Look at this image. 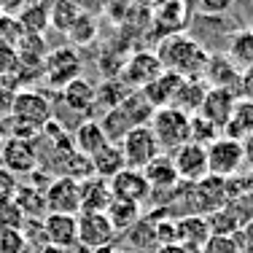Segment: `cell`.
<instances>
[{"label": "cell", "instance_id": "277c9868", "mask_svg": "<svg viewBox=\"0 0 253 253\" xmlns=\"http://www.w3.org/2000/svg\"><path fill=\"white\" fill-rule=\"evenodd\" d=\"M119 148H122V154H124L126 167H132V170H146L156 156L162 154V148H159V143H156V137H154V132L148 124L146 126H132L124 135V140L119 143Z\"/></svg>", "mask_w": 253, "mask_h": 253}, {"label": "cell", "instance_id": "f1b7e54d", "mask_svg": "<svg viewBox=\"0 0 253 253\" xmlns=\"http://www.w3.org/2000/svg\"><path fill=\"white\" fill-rule=\"evenodd\" d=\"M14 202H16V208L25 213L27 221H38L41 213L43 215L49 213V210H46L43 191H38V186H33V183H19V191H16Z\"/></svg>", "mask_w": 253, "mask_h": 253}, {"label": "cell", "instance_id": "4316f807", "mask_svg": "<svg viewBox=\"0 0 253 253\" xmlns=\"http://www.w3.org/2000/svg\"><path fill=\"white\" fill-rule=\"evenodd\" d=\"M89 162H92L94 178H102V180H111L113 175H119V172L126 167L124 154H122V148H119L116 143H108L105 148H100Z\"/></svg>", "mask_w": 253, "mask_h": 253}, {"label": "cell", "instance_id": "5b68a950", "mask_svg": "<svg viewBox=\"0 0 253 253\" xmlns=\"http://www.w3.org/2000/svg\"><path fill=\"white\" fill-rule=\"evenodd\" d=\"M243 143L221 135L208 146V175L215 178H234L243 170Z\"/></svg>", "mask_w": 253, "mask_h": 253}, {"label": "cell", "instance_id": "ac0fdd59", "mask_svg": "<svg viewBox=\"0 0 253 253\" xmlns=\"http://www.w3.org/2000/svg\"><path fill=\"white\" fill-rule=\"evenodd\" d=\"M70 143H73V148L81 156L92 159L100 148L108 146V137H105V132H102L97 119H86V122H81L76 126V132L70 135Z\"/></svg>", "mask_w": 253, "mask_h": 253}, {"label": "cell", "instance_id": "4dcf8cb0", "mask_svg": "<svg viewBox=\"0 0 253 253\" xmlns=\"http://www.w3.org/2000/svg\"><path fill=\"white\" fill-rule=\"evenodd\" d=\"M22 33L30 35H41L46 27H49V5L38 3V5H25L19 11V19H16Z\"/></svg>", "mask_w": 253, "mask_h": 253}, {"label": "cell", "instance_id": "52a82bcc", "mask_svg": "<svg viewBox=\"0 0 253 253\" xmlns=\"http://www.w3.org/2000/svg\"><path fill=\"white\" fill-rule=\"evenodd\" d=\"M0 167L14 172L16 178H25L38 172L41 167V151L35 140H19V137H8L0 151Z\"/></svg>", "mask_w": 253, "mask_h": 253}, {"label": "cell", "instance_id": "ab89813d", "mask_svg": "<svg viewBox=\"0 0 253 253\" xmlns=\"http://www.w3.org/2000/svg\"><path fill=\"white\" fill-rule=\"evenodd\" d=\"M19 54H16V49L11 43H0V78L3 81H8L11 76L19 73Z\"/></svg>", "mask_w": 253, "mask_h": 253}, {"label": "cell", "instance_id": "2e32d148", "mask_svg": "<svg viewBox=\"0 0 253 253\" xmlns=\"http://www.w3.org/2000/svg\"><path fill=\"white\" fill-rule=\"evenodd\" d=\"M202 78H205V84H208L210 89H229V92L237 94L240 70L226 59V54H210Z\"/></svg>", "mask_w": 253, "mask_h": 253}, {"label": "cell", "instance_id": "7bdbcfd3", "mask_svg": "<svg viewBox=\"0 0 253 253\" xmlns=\"http://www.w3.org/2000/svg\"><path fill=\"white\" fill-rule=\"evenodd\" d=\"M19 183L22 180L14 175V172H8L5 167H0V202H11L16 197V191H19Z\"/></svg>", "mask_w": 253, "mask_h": 253}, {"label": "cell", "instance_id": "e575fe53", "mask_svg": "<svg viewBox=\"0 0 253 253\" xmlns=\"http://www.w3.org/2000/svg\"><path fill=\"white\" fill-rule=\"evenodd\" d=\"M205 221H208L210 234H221V237H234V234L240 232L237 218H234V215L229 213L226 208H221V210H215V213L205 215Z\"/></svg>", "mask_w": 253, "mask_h": 253}, {"label": "cell", "instance_id": "484cf974", "mask_svg": "<svg viewBox=\"0 0 253 253\" xmlns=\"http://www.w3.org/2000/svg\"><path fill=\"white\" fill-rule=\"evenodd\" d=\"M221 135L232 137V140H240V143L253 135V102L237 97L234 111H232V116H229L226 126L221 129Z\"/></svg>", "mask_w": 253, "mask_h": 253}, {"label": "cell", "instance_id": "d590c367", "mask_svg": "<svg viewBox=\"0 0 253 253\" xmlns=\"http://www.w3.org/2000/svg\"><path fill=\"white\" fill-rule=\"evenodd\" d=\"M94 35H97V25H94V19L81 11L78 19L73 22V27L68 30V38L73 41L76 46H84V43H89V41H94Z\"/></svg>", "mask_w": 253, "mask_h": 253}, {"label": "cell", "instance_id": "db71d44e", "mask_svg": "<svg viewBox=\"0 0 253 253\" xmlns=\"http://www.w3.org/2000/svg\"><path fill=\"white\" fill-rule=\"evenodd\" d=\"M248 30H251V33H253V22H251V27H248Z\"/></svg>", "mask_w": 253, "mask_h": 253}, {"label": "cell", "instance_id": "9a60e30c", "mask_svg": "<svg viewBox=\"0 0 253 253\" xmlns=\"http://www.w3.org/2000/svg\"><path fill=\"white\" fill-rule=\"evenodd\" d=\"M234 102H237V94L229 92V89H208V94L202 100V108H200V116L208 119L213 126L224 129L232 111H234Z\"/></svg>", "mask_w": 253, "mask_h": 253}, {"label": "cell", "instance_id": "44dd1931", "mask_svg": "<svg viewBox=\"0 0 253 253\" xmlns=\"http://www.w3.org/2000/svg\"><path fill=\"white\" fill-rule=\"evenodd\" d=\"M113 194L108 180L102 178H86L81 180V213H105Z\"/></svg>", "mask_w": 253, "mask_h": 253}, {"label": "cell", "instance_id": "e0dca14e", "mask_svg": "<svg viewBox=\"0 0 253 253\" xmlns=\"http://www.w3.org/2000/svg\"><path fill=\"white\" fill-rule=\"evenodd\" d=\"M59 97L62 105L73 113H92L94 111V97H97V89L92 81H86L84 76H78L76 81H70L68 86L59 89Z\"/></svg>", "mask_w": 253, "mask_h": 253}, {"label": "cell", "instance_id": "7c38bea8", "mask_svg": "<svg viewBox=\"0 0 253 253\" xmlns=\"http://www.w3.org/2000/svg\"><path fill=\"white\" fill-rule=\"evenodd\" d=\"M180 183H197L208 175V148L197 143H183L180 148L170 154Z\"/></svg>", "mask_w": 253, "mask_h": 253}, {"label": "cell", "instance_id": "f5cc1de1", "mask_svg": "<svg viewBox=\"0 0 253 253\" xmlns=\"http://www.w3.org/2000/svg\"><path fill=\"white\" fill-rule=\"evenodd\" d=\"M76 3H78V5H81V3H89V0H76Z\"/></svg>", "mask_w": 253, "mask_h": 253}, {"label": "cell", "instance_id": "74e56055", "mask_svg": "<svg viewBox=\"0 0 253 253\" xmlns=\"http://www.w3.org/2000/svg\"><path fill=\"white\" fill-rule=\"evenodd\" d=\"M27 234L22 229H0V253H25Z\"/></svg>", "mask_w": 253, "mask_h": 253}, {"label": "cell", "instance_id": "836d02e7", "mask_svg": "<svg viewBox=\"0 0 253 253\" xmlns=\"http://www.w3.org/2000/svg\"><path fill=\"white\" fill-rule=\"evenodd\" d=\"M218 137H221V129H218V126H213L208 119H202L200 113L189 116V143H197V146L208 148L210 143L218 140Z\"/></svg>", "mask_w": 253, "mask_h": 253}, {"label": "cell", "instance_id": "7a4b0ae2", "mask_svg": "<svg viewBox=\"0 0 253 253\" xmlns=\"http://www.w3.org/2000/svg\"><path fill=\"white\" fill-rule=\"evenodd\" d=\"M151 126L156 143H159L162 154H172L175 148H180L183 143H189V116L178 108H156L151 122Z\"/></svg>", "mask_w": 253, "mask_h": 253}, {"label": "cell", "instance_id": "8fae6325", "mask_svg": "<svg viewBox=\"0 0 253 253\" xmlns=\"http://www.w3.org/2000/svg\"><path fill=\"white\" fill-rule=\"evenodd\" d=\"M46 197V210L49 213H65V215H78L81 213V183L73 178L57 175L43 191Z\"/></svg>", "mask_w": 253, "mask_h": 253}, {"label": "cell", "instance_id": "30bf717a", "mask_svg": "<svg viewBox=\"0 0 253 253\" xmlns=\"http://www.w3.org/2000/svg\"><path fill=\"white\" fill-rule=\"evenodd\" d=\"M116 240V229L111 226L105 213H78V245L86 251L111 248Z\"/></svg>", "mask_w": 253, "mask_h": 253}, {"label": "cell", "instance_id": "681fc988", "mask_svg": "<svg viewBox=\"0 0 253 253\" xmlns=\"http://www.w3.org/2000/svg\"><path fill=\"white\" fill-rule=\"evenodd\" d=\"M243 162H245V167L253 170V135L243 140Z\"/></svg>", "mask_w": 253, "mask_h": 253}, {"label": "cell", "instance_id": "c3c4849f", "mask_svg": "<svg viewBox=\"0 0 253 253\" xmlns=\"http://www.w3.org/2000/svg\"><path fill=\"white\" fill-rule=\"evenodd\" d=\"M156 253H200V251H197V248H186V245H180V243H172V245H159Z\"/></svg>", "mask_w": 253, "mask_h": 253}, {"label": "cell", "instance_id": "ba28073f", "mask_svg": "<svg viewBox=\"0 0 253 253\" xmlns=\"http://www.w3.org/2000/svg\"><path fill=\"white\" fill-rule=\"evenodd\" d=\"M162 73H165V68H162L159 57H156L154 51H135L122 65V73H119V78L126 84V89L140 92V89H146L151 81H156Z\"/></svg>", "mask_w": 253, "mask_h": 253}, {"label": "cell", "instance_id": "cb8c5ba5", "mask_svg": "<svg viewBox=\"0 0 253 253\" xmlns=\"http://www.w3.org/2000/svg\"><path fill=\"white\" fill-rule=\"evenodd\" d=\"M208 89L210 86L205 84V78H183V84H180L175 100H172V108L183 111L186 116H194V113H200Z\"/></svg>", "mask_w": 253, "mask_h": 253}, {"label": "cell", "instance_id": "816d5d0a", "mask_svg": "<svg viewBox=\"0 0 253 253\" xmlns=\"http://www.w3.org/2000/svg\"><path fill=\"white\" fill-rule=\"evenodd\" d=\"M245 189H248V194L253 197V170L248 172V175H245Z\"/></svg>", "mask_w": 253, "mask_h": 253}, {"label": "cell", "instance_id": "f907efd6", "mask_svg": "<svg viewBox=\"0 0 253 253\" xmlns=\"http://www.w3.org/2000/svg\"><path fill=\"white\" fill-rule=\"evenodd\" d=\"M41 253H73V251H65V248H54V245H43Z\"/></svg>", "mask_w": 253, "mask_h": 253}, {"label": "cell", "instance_id": "d4e9b609", "mask_svg": "<svg viewBox=\"0 0 253 253\" xmlns=\"http://www.w3.org/2000/svg\"><path fill=\"white\" fill-rule=\"evenodd\" d=\"M175 232H178V243L186 248H197L200 251L205 245V240L210 237V229L205 215H180L175 218Z\"/></svg>", "mask_w": 253, "mask_h": 253}, {"label": "cell", "instance_id": "f546056e", "mask_svg": "<svg viewBox=\"0 0 253 253\" xmlns=\"http://www.w3.org/2000/svg\"><path fill=\"white\" fill-rule=\"evenodd\" d=\"M119 108L124 111V116L129 119L132 126H146L154 116V108L148 105V100L143 97V92H129Z\"/></svg>", "mask_w": 253, "mask_h": 253}, {"label": "cell", "instance_id": "3957f363", "mask_svg": "<svg viewBox=\"0 0 253 253\" xmlns=\"http://www.w3.org/2000/svg\"><path fill=\"white\" fill-rule=\"evenodd\" d=\"M8 116L41 132L54 119V108H51V102L46 94L35 92V89H19V92L14 94Z\"/></svg>", "mask_w": 253, "mask_h": 253}, {"label": "cell", "instance_id": "4fadbf2b", "mask_svg": "<svg viewBox=\"0 0 253 253\" xmlns=\"http://www.w3.org/2000/svg\"><path fill=\"white\" fill-rule=\"evenodd\" d=\"M43 237H46V245H54V248H65V251L78 248V215L46 213Z\"/></svg>", "mask_w": 253, "mask_h": 253}, {"label": "cell", "instance_id": "7402d4cb", "mask_svg": "<svg viewBox=\"0 0 253 253\" xmlns=\"http://www.w3.org/2000/svg\"><path fill=\"white\" fill-rule=\"evenodd\" d=\"M226 59L240 70V73H245V70L253 68V33L248 27H245V30H234V33L229 35V41H226Z\"/></svg>", "mask_w": 253, "mask_h": 253}, {"label": "cell", "instance_id": "ffe728a7", "mask_svg": "<svg viewBox=\"0 0 253 253\" xmlns=\"http://www.w3.org/2000/svg\"><path fill=\"white\" fill-rule=\"evenodd\" d=\"M180 84H183V78L165 70V73L156 78V81H151L146 89H140V92H143V97L148 100V105L156 111V108H170L172 105V100H175Z\"/></svg>", "mask_w": 253, "mask_h": 253}, {"label": "cell", "instance_id": "5bb4252c", "mask_svg": "<svg viewBox=\"0 0 253 253\" xmlns=\"http://www.w3.org/2000/svg\"><path fill=\"white\" fill-rule=\"evenodd\" d=\"M108 186H111L113 200H126V202L143 205L151 197V186H148L143 170H132V167H124L119 175H113L108 180Z\"/></svg>", "mask_w": 253, "mask_h": 253}, {"label": "cell", "instance_id": "6da1fadb", "mask_svg": "<svg viewBox=\"0 0 253 253\" xmlns=\"http://www.w3.org/2000/svg\"><path fill=\"white\" fill-rule=\"evenodd\" d=\"M154 54L159 57L162 68L167 73H175L180 78H202L205 65H208V57H210L205 43H200L197 38H191L186 33L159 38V46H156Z\"/></svg>", "mask_w": 253, "mask_h": 253}, {"label": "cell", "instance_id": "8d00e7d4", "mask_svg": "<svg viewBox=\"0 0 253 253\" xmlns=\"http://www.w3.org/2000/svg\"><path fill=\"white\" fill-rule=\"evenodd\" d=\"M224 208L234 215V218H237L240 229L253 221V197H251V194H240V197H234V200H229V202L224 205Z\"/></svg>", "mask_w": 253, "mask_h": 253}, {"label": "cell", "instance_id": "1f68e13d", "mask_svg": "<svg viewBox=\"0 0 253 253\" xmlns=\"http://www.w3.org/2000/svg\"><path fill=\"white\" fill-rule=\"evenodd\" d=\"M78 14H81V5L76 0H49V25H54L57 30L68 33L78 19Z\"/></svg>", "mask_w": 253, "mask_h": 253}, {"label": "cell", "instance_id": "603a6c76", "mask_svg": "<svg viewBox=\"0 0 253 253\" xmlns=\"http://www.w3.org/2000/svg\"><path fill=\"white\" fill-rule=\"evenodd\" d=\"M156 25H165L167 35H178L180 30L189 25V3L186 0H162V3H156Z\"/></svg>", "mask_w": 253, "mask_h": 253}, {"label": "cell", "instance_id": "83f0119b", "mask_svg": "<svg viewBox=\"0 0 253 253\" xmlns=\"http://www.w3.org/2000/svg\"><path fill=\"white\" fill-rule=\"evenodd\" d=\"M105 215H108L111 226L116 229V234H119V232H129V229L143 218V210H140V205H135V202L111 200V205H108V210H105Z\"/></svg>", "mask_w": 253, "mask_h": 253}, {"label": "cell", "instance_id": "f6af8a7d", "mask_svg": "<svg viewBox=\"0 0 253 253\" xmlns=\"http://www.w3.org/2000/svg\"><path fill=\"white\" fill-rule=\"evenodd\" d=\"M237 97L253 102V68L240 73V86H237Z\"/></svg>", "mask_w": 253, "mask_h": 253}, {"label": "cell", "instance_id": "bcb514c9", "mask_svg": "<svg viewBox=\"0 0 253 253\" xmlns=\"http://www.w3.org/2000/svg\"><path fill=\"white\" fill-rule=\"evenodd\" d=\"M14 89H8L3 81H0V116H8L11 113V102H14Z\"/></svg>", "mask_w": 253, "mask_h": 253}, {"label": "cell", "instance_id": "7dc6e473", "mask_svg": "<svg viewBox=\"0 0 253 253\" xmlns=\"http://www.w3.org/2000/svg\"><path fill=\"white\" fill-rule=\"evenodd\" d=\"M25 5H27V0H0V14H5V16H11V14H14V11L16 8H25Z\"/></svg>", "mask_w": 253, "mask_h": 253}, {"label": "cell", "instance_id": "ee69618b", "mask_svg": "<svg viewBox=\"0 0 253 253\" xmlns=\"http://www.w3.org/2000/svg\"><path fill=\"white\" fill-rule=\"evenodd\" d=\"M234 240H237V245H240V253H253V221L240 229V232L234 234Z\"/></svg>", "mask_w": 253, "mask_h": 253}, {"label": "cell", "instance_id": "9c48e42d", "mask_svg": "<svg viewBox=\"0 0 253 253\" xmlns=\"http://www.w3.org/2000/svg\"><path fill=\"white\" fill-rule=\"evenodd\" d=\"M189 197H191L189 202L191 215H210L226 205V180L215 175H205L202 180L191 183Z\"/></svg>", "mask_w": 253, "mask_h": 253}, {"label": "cell", "instance_id": "b9f144b4", "mask_svg": "<svg viewBox=\"0 0 253 253\" xmlns=\"http://www.w3.org/2000/svg\"><path fill=\"white\" fill-rule=\"evenodd\" d=\"M234 3H237V0H194L200 16H221V14H226Z\"/></svg>", "mask_w": 253, "mask_h": 253}, {"label": "cell", "instance_id": "60d3db41", "mask_svg": "<svg viewBox=\"0 0 253 253\" xmlns=\"http://www.w3.org/2000/svg\"><path fill=\"white\" fill-rule=\"evenodd\" d=\"M200 253H240V245L234 237H221V234H210L205 240Z\"/></svg>", "mask_w": 253, "mask_h": 253}, {"label": "cell", "instance_id": "d6a6232c", "mask_svg": "<svg viewBox=\"0 0 253 253\" xmlns=\"http://www.w3.org/2000/svg\"><path fill=\"white\" fill-rule=\"evenodd\" d=\"M100 126H102V132H105V137H108V143H122L124 140V135L132 129V124H129V119L124 116V111L122 108H113V111H105V116L100 119Z\"/></svg>", "mask_w": 253, "mask_h": 253}, {"label": "cell", "instance_id": "d6986e66", "mask_svg": "<svg viewBox=\"0 0 253 253\" xmlns=\"http://www.w3.org/2000/svg\"><path fill=\"white\" fill-rule=\"evenodd\" d=\"M148 186H151V194H159V191H172L175 186L180 183L178 172H175V165H172L170 154H159L151 165L143 170Z\"/></svg>", "mask_w": 253, "mask_h": 253}, {"label": "cell", "instance_id": "f35d334b", "mask_svg": "<svg viewBox=\"0 0 253 253\" xmlns=\"http://www.w3.org/2000/svg\"><path fill=\"white\" fill-rule=\"evenodd\" d=\"M25 213H22L19 208H16V202H0V229H22L25 232Z\"/></svg>", "mask_w": 253, "mask_h": 253}, {"label": "cell", "instance_id": "8992f818", "mask_svg": "<svg viewBox=\"0 0 253 253\" xmlns=\"http://www.w3.org/2000/svg\"><path fill=\"white\" fill-rule=\"evenodd\" d=\"M43 81L54 89L68 86L70 81H76L81 76V57L73 46H62V49H54L51 54H46L43 59Z\"/></svg>", "mask_w": 253, "mask_h": 253}]
</instances>
